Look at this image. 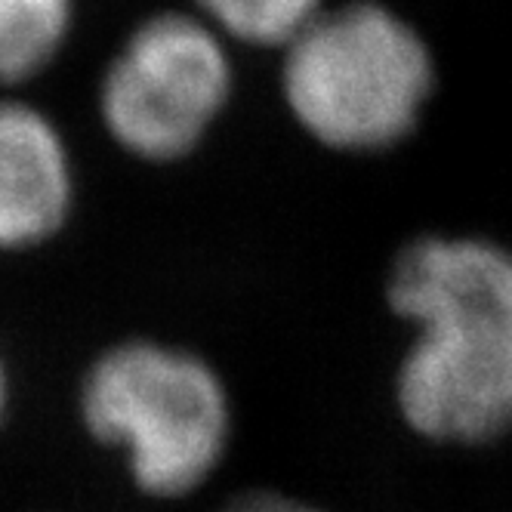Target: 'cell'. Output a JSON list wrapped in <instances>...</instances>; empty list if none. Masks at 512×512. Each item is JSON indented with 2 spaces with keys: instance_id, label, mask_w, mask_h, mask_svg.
Listing matches in <instances>:
<instances>
[{
  "instance_id": "cell-1",
  "label": "cell",
  "mask_w": 512,
  "mask_h": 512,
  "mask_svg": "<svg viewBox=\"0 0 512 512\" xmlns=\"http://www.w3.org/2000/svg\"><path fill=\"white\" fill-rule=\"evenodd\" d=\"M386 303L414 337L395 368V408L432 445L482 448L512 432V247L423 235L386 275Z\"/></svg>"
},
{
  "instance_id": "cell-2",
  "label": "cell",
  "mask_w": 512,
  "mask_h": 512,
  "mask_svg": "<svg viewBox=\"0 0 512 512\" xmlns=\"http://www.w3.org/2000/svg\"><path fill=\"white\" fill-rule=\"evenodd\" d=\"M78 411L96 442L124 457L133 485L158 500L198 491L232 442V398L219 371L161 340L136 337L99 352Z\"/></svg>"
},
{
  "instance_id": "cell-3",
  "label": "cell",
  "mask_w": 512,
  "mask_h": 512,
  "mask_svg": "<svg viewBox=\"0 0 512 512\" xmlns=\"http://www.w3.org/2000/svg\"><path fill=\"white\" fill-rule=\"evenodd\" d=\"M429 90V50L380 4L321 10L284 47L281 93L290 115L337 152H380L405 139Z\"/></svg>"
},
{
  "instance_id": "cell-4",
  "label": "cell",
  "mask_w": 512,
  "mask_h": 512,
  "mask_svg": "<svg viewBox=\"0 0 512 512\" xmlns=\"http://www.w3.org/2000/svg\"><path fill=\"white\" fill-rule=\"evenodd\" d=\"M232 96L226 38L198 16L145 19L105 68L99 118L121 149L149 164L189 158Z\"/></svg>"
},
{
  "instance_id": "cell-5",
  "label": "cell",
  "mask_w": 512,
  "mask_h": 512,
  "mask_svg": "<svg viewBox=\"0 0 512 512\" xmlns=\"http://www.w3.org/2000/svg\"><path fill=\"white\" fill-rule=\"evenodd\" d=\"M75 207V167L59 127L28 102L0 99V250L53 241Z\"/></svg>"
},
{
  "instance_id": "cell-6",
  "label": "cell",
  "mask_w": 512,
  "mask_h": 512,
  "mask_svg": "<svg viewBox=\"0 0 512 512\" xmlns=\"http://www.w3.org/2000/svg\"><path fill=\"white\" fill-rule=\"evenodd\" d=\"M71 19V0H0V84L38 78L62 53Z\"/></svg>"
},
{
  "instance_id": "cell-7",
  "label": "cell",
  "mask_w": 512,
  "mask_h": 512,
  "mask_svg": "<svg viewBox=\"0 0 512 512\" xmlns=\"http://www.w3.org/2000/svg\"><path fill=\"white\" fill-rule=\"evenodd\" d=\"M219 38L253 47H287L321 16V0H195Z\"/></svg>"
},
{
  "instance_id": "cell-8",
  "label": "cell",
  "mask_w": 512,
  "mask_h": 512,
  "mask_svg": "<svg viewBox=\"0 0 512 512\" xmlns=\"http://www.w3.org/2000/svg\"><path fill=\"white\" fill-rule=\"evenodd\" d=\"M223 512H324V509L281 491H247L235 497Z\"/></svg>"
},
{
  "instance_id": "cell-9",
  "label": "cell",
  "mask_w": 512,
  "mask_h": 512,
  "mask_svg": "<svg viewBox=\"0 0 512 512\" xmlns=\"http://www.w3.org/2000/svg\"><path fill=\"white\" fill-rule=\"evenodd\" d=\"M7 405H10V374H7L4 355H0V420L7 414Z\"/></svg>"
}]
</instances>
